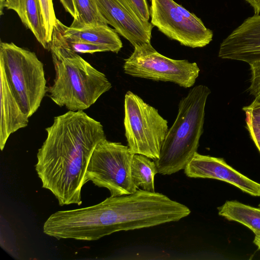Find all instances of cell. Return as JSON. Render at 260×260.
I'll return each instance as SVG.
<instances>
[{"instance_id": "obj_1", "label": "cell", "mask_w": 260, "mask_h": 260, "mask_svg": "<svg viewBox=\"0 0 260 260\" xmlns=\"http://www.w3.org/2000/svg\"><path fill=\"white\" fill-rule=\"evenodd\" d=\"M46 131L35 166L42 187L51 191L60 206H80L92 153L106 139L103 126L83 111H69L55 117Z\"/></svg>"}, {"instance_id": "obj_2", "label": "cell", "mask_w": 260, "mask_h": 260, "mask_svg": "<svg viewBox=\"0 0 260 260\" xmlns=\"http://www.w3.org/2000/svg\"><path fill=\"white\" fill-rule=\"evenodd\" d=\"M48 50L55 76L48 92L59 107L69 111H83L111 88L106 75L68 47L54 29Z\"/></svg>"}, {"instance_id": "obj_3", "label": "cell", "mask_w": 260, "mask_h": 260, "mask_svg": "<svg viewBox=\"0 0 260 260\" xmlns=\"http://www.w3.org/2000/svg\"><path fill=\"white\" fill-rule=\"evenodd\" d=\"M210 93L207 86L199 85L180 100L178 114L168 131L159 158L154 160L158 173L171 175L184 169L197 152Z\"/></svg>"}, {"instance_id": "obj_4", "label": "cell", "mask_w": 260, "mask_h": 260, "mask_svg": "<svg viewBox=\"0 0 260 260\" xmlns=\"http://www.w3.org/2000/svg\"><path fill=\"white\" fill-rule=\"evenodd\" d=\"M0 64L24 112L29 118L48 91L44 66L36 54L13 42L1 41Z\"/></svg>"}, {"instance_id": "obj_5", "label": "cell", "mask_w": 260, "mask_h": 260, "mask_svg": "<svg viewBox=\"0 0 260 260\" xmlns=\"http://www.w3.org/2000/svg\"><path fill=\"white\" fill-rule=\"evenodd\" d=\"M124 126L127 145L134 154L155 160L169 130L158 110L131 91L124 98Z\"/></svg>"}, {"instance_id": "obj_6", "label": "cell", "mask_w": 260, "mask_h": 260, "mask_svg": "<svg viewBox=\"0 0 260 260\" xmlns=\"http://www.w3.org/2000/svg\"><path fill=\"white\" fill-rule=\"evenodd\" d=\"M134 154L128 146L105 139L95 147L85 176L95 186L107 188L110 196L117 197L135 192L138 189L131 176Z\"/></svg>"}, {"instance_id": "obj_7", "label": "cell", "mask_w": 260, "mask_h": 260, "mask_svg": "<svg viewBox=\"0 0 260 260\" xmlns=\"http://www.w3.org/2000/svg\"><path fill=\"white\" fill-rule=\"evenodd\" d=\"M123 70L133 77L171 82L185 88L194 84L200 71L196 62L166 57L150 43L134 47L133 52L124 60Z\"/></svg>"}, {"instance_id": "obj_8", "label": "cell", "mask_w": 260, "mask_h": 260, "mask_svg": "<svg viewBox=\"0 0 260 260\" xmlns=\"http://www.w3.org/2000/svg\"><path fill=\"white\" fill-rule=\"evenodd\" d=\"M150 23L166 36L181 45L202 48L213 34L200 18L174 0H150Z\"/></svg>"}, {"instance_id": "obj_9", "label": "cell", "mask_w": 260, "mask_h": 260, "mask_svg": "<svg viewBox=\"0 0 260 260\" xmlns=\"http://www.w3.org/2000/svg\"><path fill=\"white\" fill-rule=\"evenodd\" d=\"M108 24L135 47L150 43L154 26L142 18L126 0H93Z\"/></svg>"}, {"instance_id": "obj_10", "label": "cell", "mask_w": 260, "mask_h": 260, "mask_svg": "<svg viewBox=\"0 0 260 260\" xmlns=\"http://www.w3.org/2000/svg\"><path fill=\"white\" fill-rule=\"evenodd\" d=\"M184 170L188 177L223 181L250 195L260 197V183L239 172L221 158L203 155L197 152Z\"/></svg>"}, {"instance_id": "obj_11", "label": "cell", "mask_w": 260, "mask_h": 260, "mask_svg": "<svg viewBox=\"0 0 260 260\" xmlns=\"http://www.w3.org/2000/svg\"><path fill=\"white\" fill-rule=\"evenodd\" d=\"M218 56L249 64L260 61V14L247 18L223 40Z\"/></svg>"}, {"instance_id": "obj_12", "label": "cell", "mask_w": 260, "mask_h": 260, "mask_svg": "<svg viewBox=\"0 0 260 260\" xmlns=\"http://www.w3.org/2000/svg\"><path fill=\"white\" fill-rule=\"evenodd\" d=\"M0 79V149L2 151L12 134L28 125L29 117L15 96L1 64Z\"/></svg>"}, {"instance_id": "obj_13", "label": "cell", "mask_w": 260, "mask_h": 260, "mask_svg": "<svg viewBox=\"0 0 260 260\" xmlns=\"http://www.w3.org/2000/svg\"><path fill=\"white\" fill-rule=\"evenodd\" d=\"M55 26L66 40L103 45L110 47L118 53L122 48L118 34L108 25H92L75 28L67 26L58 19Z\"/></svg>"}, {"instance_id": "obj_14", "label": "cell", "mask_w": 260, "mask_h": 260, "mask_svg": "<svg viewBox=\"0 0 260 260\" xmlns=\"http://www.w3.org/2000/svg\"><path fill=\"white\" fill-rule=\"evenodd\" d=\"M11 10L18 15L23 24L34 34L37 40L46 49V32L39 0H0V14L4 10Z\"/></svg>"}, {"instance_id": "obj_15", "label": "cell", "mask_w": 260, "mask_h": 260, "mask_svg": "<svg viewBox=\"0 0 260 260\" xmlns=\"http://www.w3.org/2000/svg\"><path fill=\"white\" fill-rule=\"evenodd\" d=\"M217 209L220 216L243 224L255 236H260V208L251 207L237 201H227Z\"/></svg>"}, {"instance_id": "obj_16", "label": "cell", "mask_w": 260, "mask_h": 260, "mask_svg": "<svg viewBox=\"0 0 260 260\" xmlns=\"http://www.w3.org/2000/svg\"><path fill=\"white\" fill-rule=\"evenodd\" d=\"M151 159L144 155L134 154L131 165V176L138 189L155 192L154 177L158 171L154 161Z\"/></svg>"}, {"instance_id": "obj_17", "label": "cell", "mask_w": 260, "mask_h": 260, "mask_svg": "<svg viewBox=\"0 0 260 260\" xmlns=\"http://www.w3.org/2000/svg\"><path fill=\"white\" fill-rule=\"evenodd\" d=\"M76 17L70 27L75 28L98 25H108L93 0H73Z\"/></svg>"}, {"instance_id": "obj_18", "label": "cell", "mask_w": 260, "mask_h": 260, "mask_svg": "<svg viewBox=\"0 0 260 260\" xmlns=\"http://www.w3.org/2000/svg\"><path fill=\"white\" fill-rule=\"evenodd\" d=\"M54 29L65 43L71 50L76 53L92 54L99 52H112V49L107 46L88 42L71 41L65 39L58 29L54 26Z\"/></svg>"}, {"instance_id": "obj_19", "label": "cell", "mask_w": 260, "mask_h": 260, "mask_svg": "<svg viewBox=\"0 0 260 260\" xmlns=\"http://www.w3.org/2000/svg\"><path fill=\"white\" fill-rule=\"evenodd\" d=\"M39 2L46 32L47 42L49 45L57 18L55 14L52 0H39Z\"/></svg>"}, {"instance_id": "obj_20", "label": "cell", "mask_w": 260, "mask_h": 260, "mask_svg": "<svg viewBox=\"0 0 260 260\" xmlns=\"http://www.w3.org/2000/svg\"><path fill=\"white\" fill-rule=\"evenodd\" d=\"M249 65L251 77L249 90L250 94L254 97L253 102L260 103V61Z\"/></svg>"}, {"instance_id": "obj_21", "label": "cell", "mask_w": 260, "mask_h": 260, "mask_svg": "<svg viewBox=\"0 0 260 260\" xmlns=\"http://www.w3.org/2000/svg\"><path fill=\"white\" fill-rule=\"evenodd\" d=\"M245 112L246 123L260 130V103L253 102L250 105L243 108Z\"/></svg>"}, {"instance_id": "obj_22", "label": "cell", "mask_w": 260, "mask_h": 260, "mask_svg": "<svg viewBox=\"0 0 260 260\" xmlns=\"http://www.w3.org/2000/svg\"><path fill=\"white\" fill-rule=\"evenodd\" d=\"M134 10L144 19H150L149 7L147 0H126Z\"/></svg>"}, {"instance_id": "obj_23", "label": "cell", "mask_w": 260, "mask_h": 260, "mask_svg": "<svg viewBox=\"0 0 260 260\" xmlns=\"http://www.w3.org/2000/svg\"><path fill=\"white\" fill-rule=\"evenodd\" d=\"M246 125L251 138L260 152V130L249 124L246 123Z\"/></svg>"}, {"instance_id": "obj_24", "label": "cell", "mask_w": 260, "mask_h": 260, "mask_svg": "<svg viewBox=\"0 0 260 260\" xmlns=\"http://www.w3.org/2000/svg\"><path fill=\"white\" fill-rule=\"evenodd\" d=\"M66 11L69 13L73 18L76 17V12L73 0H59Z\"/></svg>"}, {"instance_id": "obj_25", "label": "cell", "mask_w": 260, "mask_h": 260, "mask_svg": "<svg viewBox=\"0 0 260 260\" xmlns=\"http://www.w3.org/2000/svg\"><path fill=\"white\" fill-rule=\"evenodd\" d=\"M253 9L254 14H260V0H245Z\"/></svg>"}, {"instance_id": "obj_26", "label": "cell", "mask_w": 260, "mask_h": 260, "mask_svg": "<svg viewBox=\"0 0 260 260\" xmlns=\"http://www.w3.org/2000/svg\"><path fill=\"white\" fill-rule=\"evenodd\" d=\"M253 243L260 249V236H255Z\"/></svg>"}, {"instance_id": "obj_27", "label": "cell", "mask_w": 260, "mask_h": 260, "mask_svg": "<svg viewBox=\"0 0 260 260\" xmlns=\"http://www.w3.org/2000/svg\"><path fill=\"white\" fill-rule=\"evenodd\" d=\"M258 207L260 208V202H259V204L258 205Z\"/></svg>"}]
</instances>
